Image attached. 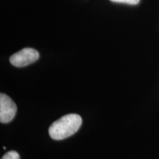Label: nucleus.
I'll list each match as a JSON object with an SVG mask.
<instances>
[{
    "instance_id": "f257e3e1",
    "label": "nucleus",
    "mask_w": 159,
    "mask_h": 159,
    "mask_svg": "<svg viewBox=\"0 0 159 159\" xmlns=\"http://www.w3.org/2000/svg\"><path fill=\"white\" fill-rule=\"evenodd\" d=\"M81 124L82 119L79 115H65L50 125L49 134L52 139L62 140L75 134L80 128Z\"/></svg>"
},
{
    "instance_id": "20e7f679",
    "label": "nucleus",
    "mask_w": 159,
    "mask_h": 159,
    "mask_svg": "<svg viewBox=\"0 0 159 159\" xmlns=\"http://www.w3.org/2000/svg\"><path fill=\"white\" fill-rule=\"evenodd\" d=\"M2 159H20L19 155L16 151H9L4 155Z\"/></svg>"
},
{
    "instance_id": "f03ea898",
    "label": "nucleus",
    "mask_w": 159,
    "mask_h": 159,
    "mask_svg": "<svg viewBox=\"0 0 159 159\" xmlns=\"http://www.w3.org/2000/svg\"><path fill=\"white\" fill-rule=\"evenodd\" d=\"M39 58V52L32 48H24L10 57V62L16 67H24L35 63Z\"/></svg>"
},
{
    "instance_id": "7ed1b4c3",
    "label": "nucleus",
    "mask_w": 159,
    "mask_h": 159,
    "mask_svg": "<svg viewBox=\"0 0 159 159\" xmlns=\"http://www.w3.org/2000/svg\"><path fill=\"white\" fill-rule=\"evenodd\" d=\"M16 105L7 95L0 94V122L8 123L13 120L16 114Z\"/></svg>"
},
{
    "instance_id": "39448f33",
    "label": "nucleus",
    "mask_w": 159,
    "mask_h": 159,
    "mask_svg": "<svg viewBox=\"0 0 159 159\" xmlns=\"http://www.w3.org/2000/svg\"><path fill=\"white\" fill-rule=\"evenodd\" d=\"M113 2H118V3H125L128 4V5H135L139 3L140 0H110Z\"/></svg>"
}]
</instances>
